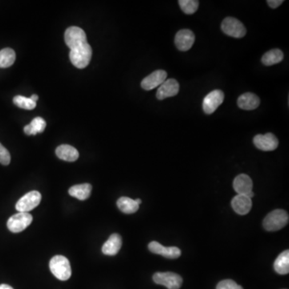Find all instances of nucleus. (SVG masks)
Returning <instances> with one entry per match:
<instances>
[{
  "instance_id": "f257e3e1",
  "label": "nucleus",
  "mask_w": 289,
  "mask_h": 289,
  "mask_svg": "<svg viewBox=\"0 0 289 289\" xmlns=\"http://www.w3.org/2000/svg\"><path fill=\"white\" fill-rule=\"evenodd\" d=\"M92 50L90 45L86 44L70 49L69 58L71 63L77 68H84L88 66L92 58Z\"/></svg>"
},
{
  "instance_id": "f03ea898",
  "label": "nucleus",
  "mask_w": 289,
  "mask_h": 289,
  "mask_svg": "<svg viewBox=\"0 0 289 289\" xmlns=\"http://www.w3.org/2000/svg\"><path fill=\"white\" fill-rule=\"evenodd\" d=\"M49 267L52 274L60 280H68L72 275L70 262L63 255L52 257L49 263Z\"/></svg>"
},
{
  "instance_id": "7ed1b4c3",
  "label": "nucleus",
  "mask_w": 289,
  "mask_h": 289,
  "mask_svg": "<svg viewBox=\"0 0 289 289\" xmlns=\"http://www.w3.org/2000/svg\"><path fill=\"white\" fill-rule=\"evenodd\" d=\"M288 219V214L286 211L277 209L265 217L263 222V227L268 231H279L287 224Z\"/></svg>"
},
{
  "instance_id": "20e7f679",
  "label": "nucleus",
  "mask_w": 289,
  "mask_h": 289,
  "mask_svg": "<svg viewBox=\"0 0 289 289\" xmlns=\"http://www.w3.org/2000/svg\"><path fill=\"white\" fill-rule=\"evenodd\" d=\"M223 33L234 38H242L247 33V29L243 23L233 17H227L221 24Z\"/></svg>"
},
{
  "instance_id": "39448f33",
  "label": "nucleus",
  "mask_w": 289,
  "mask_h": 289,
  "mask_svg": "<svg viewBox=\"0 0 289 289\" xmlns=\"http://www.w3.org/2000/svg\"><path fill=\"white\" fill-rule=\"evenodd\" d=\"M153 280L157 284L163 285L168 289H179L183 284V278L176 273L156 272L153 275Z\"/></svg>"
},
{
  "instance_id": "423d86ee",
  "label": "nucleus",
  "mask_w": 289,
  "mask_h": 289,
  "mask_svg": "<svg viewBox=\"0 0 289 289\" xmlns=\"http://www.w3.org/2000/svg\"><path fill=\"white\" fill-rule=\"evenodd\" d=\"M41 202V194L37 191L27 193L17 202L16 208L19 212H28L39 206Z\"/></svg>"
},
{
  "instance_id": "0eeeda50",
  "label": "nucleus",
  "mask_w": 289,
  "mask_h": 289,
  "mask_svg": "<svg viewBox=\"0 0 289 289\" xmlns=\"http://www.w3.org/2000/svg\"><path fill=\"white\" fill-rule=\"evenodd\" d=\"M33 218L28 212H19L8 219V227L12 232L19 233L24 231L32 223Z\"/></svg>"
},
{
  "instance_id": "6e6552de",
  "label": "nucleus",
  "mask_w": 289,
  "mask_h": 289,
  "mask_svg": "<svg viewBox=\"0 0 289 289\" xmlns=\"http://www.w3.org/2000/svg\"><path fill=\"white\" fill-rule=\"evenodd\" d=\"M64 40H65L67 46L70 49L88 43L85 32L78 27L68 28L64 33Z\"/></svg>"
},
{
  "instance_id": "1a4fd4ad",
  "label": "nucleus",
  "mask_w": 289,
  "mask_h": 289,
  "mask_svg": "<svg viewBox=\"0 0 289 289\" xmlns=\"http://www.w3.org/2000/svg\"><path fill=\"white\" fill-rule=\"evenodd\" d=\"M223 100H224V93L223 91L216 89L208 93L205 96L203 101V109L205 113L212 114L223 102Z\"/></svg>"
},
{
  "instance_id": "9d476101",
  "label": "nucleus",
  "mask_w": 289,
  "mask_h": 289,
  "mask_svg": "<svg viewBox=\"0 0 289 289\" xmlns=\"http://www.w3.org/2000/svg\"><path fill=\"white\" fill-rule=\"evenodd\" d=\"M233 187L238 195H246L250 199L254 197L255 194L253 193V183L251 178L248 175H238L233 182Z\"/></svg>"
},
{
  "instance_id": "9b49d317",
  "label": "nucleus",
  "mask_w": 289,
  "mask_h": 289,
  "mask_svg": "<svg viewBox=\"0 0 289 289\" xmlns=\"http://www.w3.org/2000/svg\"><path fill=\"white\" fill-rule=\"evenodd\" d=\"M253 143L257 149L263 151H273L279 146V140L271 132L266 134H258L253 138Z\"/></svg>"
},
{
  "instance_id": "f8f14e48",
  "label": "nucleus",
  "mask_w": 289,
  "mask_h": 289,
  "mask_svg": "<svg viewBox=\"0 0 289 289\" xmlns=\"http://www.w3.org/2000/svg\"><path fill=\"white\" fill-rule=\"evenodd\" d=\"M195 40V34L192 31L189 30V29H182L177 32L175 43L179 50L182 52H187L192 48Z\"/></svg>"
},
{
  "instance_id": "ddd939ff",
  "label": "nucleus",
  "mask_w": 289,
  "mask_h": 289,
  "mask_svg": "<svg viewBox=\"0 0 289 289\" xmlns=\"http://www.w3.org/2000/svg\"><path fill=\"white\" fill-rule=\"evenodd\" d=\"M149 250L154 254L163 255L168 259H177L180 257L182 251L177 247H164L163 245L156 241H153L149 243Z\"/></svg>"
},
{
  "instance_id": "4468645a",
  "label": "nucleus",
  "mask_w": 289,
  "mask_h": 289,
  "mask_svg": "<svg viewBox=\"0 0 289 289\" xmlns=\"http://www.w3.org/2000/svg\"><path fill=\"white\" fill-rule=\"evenodd\" d=\"M179 92V84L175 79L165 80L157 91V98L162 100L176 96Z\"/></svg>"
},
{
  "instance_id": "2eb2a0df",
  "label": "nucleus",
  "mask_w": 289,
  "mask_h": 289,
  "mask_svg": "<svg viewBox=\"0 0 289 289\" xmlns=\"http://www.w3.org/2000/svg\"><path fill=\"white\" fill-rule=\"evenodd\" d=\"M167 72L164 70H156L151 74L143 79L140 83V86L144 90H151L157 87L160 86L161 84L167 80Z\"/></svg>"
},
{
  "instance_id": "dca6fc26",
  "label": "nucleus",
  "mask_w": 289,
  "mask_h": 289,
  "mask_svg": "<svg viewBox=\"0 0 289 289\" xmlns=\"http://www.w3.org/2000/svg\"><path fill=\"white\" fill-rule=\"evenodd\" d=\"M232 208L238 215H245L248 214L252 207L251 199L246 195H237L231 201Z\"/></svg>"
},
{
  "instance_id": "f3484780",
  "label": "nucleus",
  "mask_w": 289,
  "mask_h": 289,
  "mask_svg": "<svg viewBox=\"0 0 289 289\" xmlns=\"http://www.w3.org/2000/svg\"><path fill=\"white\" fill-rule=\"evenodd\" d=\"M237 104L239 108L244 110H253L259 107L260 100L257 95L251 92H246L241 95L237 100Z\"/></svg>"
},
{
  "instance_id": "a211bd4d",
  "label": "nucleus",
  "mask_w": 289,
  "mask_h": 289,
  "mask_svg": "<svg viewBox=\"0 0 289 289\" xmlns=\"http://www.w3.org/2000/svg\"><path fill=\"white\" fill-rule=\"evenodd\" d=\"M122 245V239L119 234H112L104 243L102 252L106 255H116Z\"/></svg>"
},
{
  "instance_id": "6ab92c4d",
  "label": "nucleus",
  "mask_w": 289,
  "mask_h": 289,
  "mask_svg": "<svg viewBox=\"0 0 289 289\" xmlns=\"http://www.w3.org/2000/svg\"><path fill=\"white\" fill-rule=\"evenodd\" d=\"M56 156L66 162H75L79 158V152L76 148L69 144H61L56 150Z\"/></svg>"
},
{
  "instance_id": "aec40b11",
  "label": "nucleus",
  "mask_w": 289,
  "mask_h": 289,
  "mask_svg": "<svg viewBox=\"0 0 289 289\" xmlns=\"http://www.w3.org/2000/svg\"><path fill=\"white\" fill-rule=\"evenodd\" d=\"M92 188V186L88 183L75 185L68 190V194L79 200H86L90 197Z\"/></svg>"
},
{
  "instance_id": "412c9836",
  "label": "nucleus",
  "mask_w": 289,
  "mask_h": 289,
  "mask_svg": "<svg viewBox=\"0 0 289 289\" xmlns=\"http://www.w3.org/2000/svg\"><path fill=\"white\" fill-rule=\"evenodd\" d=\"M274 269L279 275H286L289 272V251L280 253L274 263Z\"/></svg>"
},
{
  "instance_id": "4be33fe9",
  "label": "nucleus",
  "mask_w": 289,
  "mask_h": 289,
  "mask_svg": "<svg viewBox=\"0 0 289 289\" xmlns=\"http://www.w3.org/2000/svg\"><path fill=\"white\" fill-rule=\"evenodd\" d=\"M116 205L121 212L128 215L136 212L139 209V205L136 203V201L128 197H120L116 202Z\"/></svg>"
},
{
  "instance_id": "5701e85b",
  "label": "nucleus",
  "mask_w": 289,
  "mask_h": 289,
  "mask_svg": "<svg viewBox=\"0 0 289 289\" xmlns=\"http://www.w3.org/2000/svg\"><path fill=\"white\" fill-rule=\"evenodd\" d=\"M46 121L42 117H36L31 121L30 124L24 127V132L27 135H36L43 132L46 128Z\"/></svg>"
},
{
  "instance_id": "b1692460",
  "label": "nucleus",
  "mask_w": 289,
  "mask_h": 289,
  "mask_svg": "<svg viewBox=\"0 0 289 289\" xmlns=\"http://www.w3.org/2000/svg\"><path fill=\"white\" fill-rule=\"evenodd\" d=\"M283 59V53L279 49H271L263 55L262 57V63L266 66H271L274 64H279Z\"/></svg>"
},
{
  "instance_id": "393cba45",
  "label": "nucleus",
  "mask_w": 289,
  "mask_h": 289,
  "mask_svg": "<svg viewBox=\"0 0 289 289\" xmlns=\"http://www.w3.org/2000/svg\"><path fill=\"white\" fill-rule=\"evenodd\" d=\"M16 52L12 48H4L0 51V68H6L12 66L16 61Z\"/></svg>"
},
{
  "instance_id": "a878e982",
  "label": "nucleus",
  "mask_w": 289,
  "mask_h": 289,
  "mask_svg": "<svg viewBox=\"0 0 289 289\" xmlns=\"http://www.w3.org/2000/svg\"><path fill=\"white\" fill-rule=\"evenodd\" d=\"M179 4L181 10L187 15H192L195 13L199 5L198 0H179Z\"/></svg>"
},
{
  "instance_id": "bb28decb",
  "label": "nucleus",
  "mask_w": 289,
  "mask_h": 289,
  "mask_svg": "<svg viewBox=\"0 0 289 289\" xmlns=\"http://www.w3.org/2000/svg\"><path fill=\"white\" fill-rule=\"evenodd\" d=\"M13 102L19 108L28 109V110L34 109L36 106V102L31 100L30 98H28L26 96H20V95L15 96L14 99H13Z\"/></svg>"
},
{
  "instance_id": "cd10ccee",
  "label": "nucleus",
  "mask_w": 289,
  "mask_h": 289,
  "mask_svg": "<svg viewBox=\"0 0 289 289\" xmlns=\"http://www.w3.org/2000/svg\"><path fill=\"white\" fill-rule=\"evenodd\" d=\"M216 289H243L240 285L237 284L232 279H224L217 285Z\"/></svg>"
},
{
  "instance_id": "c85d7f7f",
  "label": "nucleus",
  "mask_w": 289,
  "mask_h": 289,
  "mask_svg": "<svg viewBox=\"0 0 289 289\" xmlns=\"http://www.w3.org/2000/svg\"><path fill=\"white\" fill-rule=\"evenodd\" d=\"M10 163V153L0 143V163L4 166H8Z\"/></svg>"
},
{
  "instance_id": "c756f323",
  "label": "nucleus",
  "mask_w": 289,
  "mask_h": 289,
  "mask_svg": "<svg viewBox=\"0 0 289 289\" xmlns=\"http://www.w3.org/2000/svg\"><path fill=\"white\" fill-rule=\"evenodd\" d=\"M283 0H267V4L268 6L272 9H275L278 7L280 6L281 4H283Z\"/></svg>"
},
{
  "instance_id": "7c9ffc66",
  "label": "nucleus",
  "mask_w": 289,
  "mask_h": 289,
  "mask_svg": "<svg viewBox=\"0 0 289 289\" xmlns=\"http://www.w3.org/2000/svg\"><path fill=\"white\" fill-rule=\"evenodd\" d=\"M0 289H14V288H13V287H11L10 285L3 283V284H0Z\"/></svg>"
},
{
  "instance_id": "2f4dec72",
  "label": "nucleus",
  "mask_w": 289,
  "mask_h": 289,
  "mask_svg": "<svg viewBox=\"0 0 289 289\" xmlns=\"http://www.w3.org/2000/svg\"><path fill=\"white\" fill-rule=\"evenodd\" d=\"M30 99L31 100H33V101H35V102H36V101H37V100H39L38 95L36 94L32 95V96H31Z\"/></svg>"
},
{
  "instance_id": "473e14b6",
  "label": "nucleus",
  "mask_w": 289,
  "mask_h": 289,
  "mask_svg": "<svg viewBox=\"0 0 289 289\" xmlns=\"http://www.w3.org/2000/svg\"><path fill=\"white\" fill-rule=\"evenodd\" d=\"M135 201H136V203H137V204L138 205H140V203H141V200H140V199H135Z\"/></svg>"
}]
</instances>
